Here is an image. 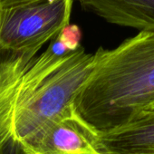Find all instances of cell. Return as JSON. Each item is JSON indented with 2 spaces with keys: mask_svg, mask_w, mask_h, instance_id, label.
I'll list each match as a JSON object with an SVG mask.
<instances>
[{
  "mask_svg": "<svg viewBox=\"0 0 154 154\" xmlns=\"http://www.w3.org/2000/svg\"><path fill=\"white\" fill-rule=\"evenodd\" d=\"M94 64V54L71 50L59 35L40 54L0 52V154H21L26 141L72 108Z\"/></svg>",
  "mask_w": 154,
  "mask_h": 154,
  "instance_id": "1",
  "label": "cell"
},
{
  "mask_svg": "<svg viewBox=\"0 0 154 154\" xmlns=\"http://www.w3.org/2000/svg\"><path fill=\"white\" fill-rule=\"evenodd\" d=\"M82 8L107 23L154 31V0H78Z\"/></svg>",
  "mask_w": 154,
  "mask_h": 154,
  "instance_id": "6",
  "label": "cell"
},
{
  "mask_svg": "<svg viewBox=\"0 0 154 154\" xmlns=\"http://www.w3.org/2000/svg\"><path fill=\"white\" fill-rule=\"evenodd\" d=\"M94 68L73 107L87 123L105 131L154 103V31H140L113 49L94 53Z\"/></svg>",
  "mask_w": 154,
  "mask_h": 154,
  "instance_id": "2",
  "label": "cell"
},
{
  "mask_svg": "<svg viewBox=\"0 0 154 154\" xmlns=\"http://www.w3.org/2000/svg\"><path fill=\"white\" fill-rule=\"evenodd\" d=\"M59 35L67 45V46L72 51L77 50L81 46L82 32L79 26L69 24L62 29V31L59 33Z\"/></svg>",
  "mask_w": 154,
  "mask_h": 154,
  "instance_id": "7",
  "label": "cell"
},
{
  "mask_svg": "<svg viewBox=\"0 0 154 154\" xmlns=\"http://www.w3.org/2000/svg\"><path fill=\"white\" fill-rule=\"evenodd\" d=\"M149 108H154V103H153V104H151Z\"/></svg>",
  "mask_w": 154,
  "mask_h": 154,
  "instance_id": "9",
  "label": "cell"
},
{
  "mask_svg": "<svg viewBox=\"0 0 154 154\" xmlns=\"http://www.w3.org/2000/svg\"><path fill=\"white\" fill-rule=\"evenodd\" d=\"M36 1H41V0H0V9L10 8Z\"/></svg>",
  "mask_w": 154,
  "mask_h": 154,
  "instance_id": "8",
  "label": "cell"
},
{
  "mask_svg": "<svg viewBox=\"0 0 154 154\" xmlns=\"http://www.w3.org/2000/svg\"><path fill=\"white\" fill-rule=\"evenodd\" d=\"M73 0H41L0 9V52L37 51L69 25Z\"/></svg>",
  "mask_w": 154,
  "mask_h": 154,
  "instance_id": "3",
  "label": "cell"
},
{
  "mask_svg": "<svg viewBox=\"0 0 154 154\" xmlns=\"http://www.w3.org/2000/svg\"><path fill=\"white\" fill-rule=\"evenodd\" d=\"M98 138L72 106L26 141L21 154H102Z\"/></svg>",
  "mask_w": 154,
  "mask_h": 154,
  "instance_id": "4",
  "label": "cell"
},
{
  "mask_svg": "<svg viewBox=\"0 0 154 154\" xmlns=\"http://www.w3.org/2000/svg\"><path fill=\"white\" fill-rule=\"evenodd\" d=\"M102 154H154V108L137 112L127 122L99 131Z\"/></svg>",
  "mask_w": 154,
  "mask_h": 154,
  "instance_id": "5",
  "label": "cell"
}]
</instances>
